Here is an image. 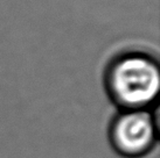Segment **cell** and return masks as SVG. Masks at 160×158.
<instances>
[{"mask_svg":"<svg viewBox=\"0 0 160 158\" xmlns=\"http://www.w3.org/2000/svg\"><path fill=\"white\" fill-rule=\"evenodd\" d=\"M104 87L119 110L151 109L160 92L159 63L140 50L118 53L105 67Z\"/></svg>","mask_w":160,"mask_h":158,"instance_id":"1","label":"cell"},{"mask_svg":"<svg viewBox=\"0 0 160 158\" xmlns=\"http://www.w3.org/2000/svg\"><path fill=\"white\" fill-rule=\"evenodd\" d=\"M109 142L125 158H140L151 152L158 141V126L152 109L119 110L108 130Z\"/></svg>","mask_w":160,"mask_h":158,"instance_id":"2","label":"cell"}]
</instances>
